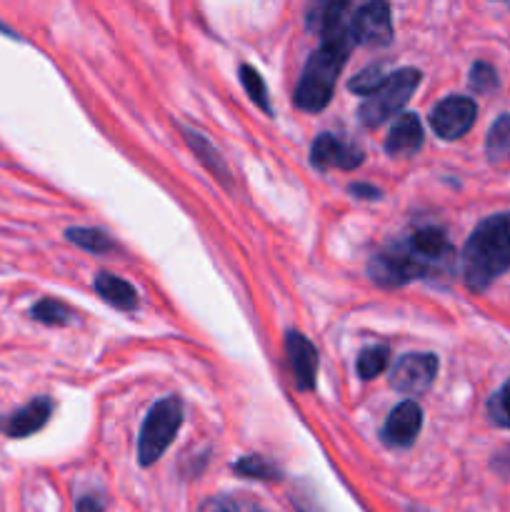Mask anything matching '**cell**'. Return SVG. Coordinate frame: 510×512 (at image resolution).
I'll return each mask as SVG.
<instances>
[{"mask_svg":"<svg viewBox=\"0 0 510 512\" xmlns=\"http://www.w3.org/2000/svg\"><path fill=\"white\" fill-rule=\"evenodd\" d=\"M453 255L448 233L428 225L375 253L368 263V275L383 288H398L415 278H433L443 273L453 263Z\"/></svg>","mask_w":510,"mask_h":512,"instance_id":"cell-1","label":"cell"},{"mask_svg":"<svg viewBox=\"0 0 510 512\" xmlns=\"http://www.w3.org/2000/svg\"><path fill=\"white\" fill-rule=\"evenodd\" d=\"M510 270V213L485 218L463 248V278L475 293Z\"/></svg>","mask_w":510,"mask_h":512,"instance_id":"cell-2","label":"cell"},{"mask_svg":"<svg viewBox=\"0 0 510 512\" xmlns=\"http://www.w3.org/2000/svg\"><path fill=\"white\" fill-rule=\"evenodd\" d=\"M353 45L355 40L353 33H350V25L340 30V33L323 38V45L305 63L298 88H295V105L300 110L318 113V110H323L330 103L335 83H338L340 73H343L345 60H348Z\"/></svg>","mask_w":510,"mask_h":512,"instance_id":"cell-3","label":"cell"},{"mask_svg":"<svg viewBox=\"0 0 510 512\" xmlns=\"http://www.w3.org/2000/svg\"><path fill=\"white\" fill-rule=\"evenodd\" d=\"M183 415L185 410L180 398H165L148 410L138 435V460L143 468L163 458L183 425Z\"/></svg>","mask_w":510,"mask_h":512,"instance_id":"cell-4","label":"cell"},{"mask_svg":"<svg viewBox=\"0 0 510 512\" xmlns=\"http://www.w3.org/2000/svg\"><path fill=\"white\" fill-rule=\"evenodd\" d=\"M420 85V70L415 68H403L390 73L383 80L378 90L373 95H368V100H363L358 110V118L365 128H378V125L388 123L398 110L405 108V103L410 100V95L415 93V88Z\"/></svg>","mask_w":510,"mask_h":512,"instance_id":"cell-5","label":"cell"},{"mask_svg":"<svg viewBox=\"0 0 510 512\" xmlns=\"http://www.w3.org/2000/svg\"><path fill=\"white\" fill-rule=\"evenodd\" d=\"M475 118H478L475 100L465 98V95H450L435 105L433 113H430V125H433L438 138L458 140L473 128Z\"/></svg>","mask_w":510,"mask_h":512,"instance_id":"cell-6","label":"cell"},{"mask_svg":"<svg viewBox=\"0 0 510 512\" xmlns=\"http://www.w3.org/2000/svg\"><path fill=\"white\" fill-rule=\"evenodd\" d=\"M438 375V358L430 353H408L395 363L390 373V385L398 393L423 395Z\"/></svg>","mask_w":510,"mask_h":512,"instance_id":"cell-7","label":"cell"},{"mask_svg":"<svg viewBox=\"0 0 510 512\" xmlns=\"http://www.w3.org/2000/svg\"><path fill=\"white\" fill-rule=\"evenodd\" d=\"M350 33L355 43L388 45L393 40V20L388 3H368L350 18Z\"/></svg>","mask_w":510,"mask_h":512,"instance_id":"cell-8","label":"cell"},{"mask_svg":"<svg viewBox=\"0 0 510 512\" xmlns=\"http://www.w3.org/2000/svg\"><path fill=\"white\" fill-rule=\"evenodd\" d=\"M363 150L358 145H350L340 140L338 135L323 133L315 138L313 148H310V163L318 170H353L363 163Z\"/></svg>","mask_w":510,"mask_h":512,"instance_id":"cell-9","label":"cell"},{"mask_svg":"<svg viewBox=\"0 0 510 512\" xmlns=\"http://www.w3.org/2000/svg\"><path fill=\"white\" fill-rule=\"evenodd\" d=\"M423 428V408L415 400H405L383 425V440L390 448H410Z\"/></svg>","mask_w":510,"mask_h":512,"instance_id":"cell-10","label":"cell"},{"mask_svg":"<svg viewBox=\"0 0 510 512\" xmlns=\"http://www.w3.org/2000/svg\"><path fill=\"white\" fill-rule=\"evenodd\" d=\"M285 355H288L295 385L300 390L313 388L315 375H318V350L313 348V343L298 330H288L285 333Z\"/></svg>","mask_w":510,"mask_h":512,"instance_id":"cell-11","label":"cell"},{"mask_svg":"<svg viewBox=\"0 0 510 512\" xmlns=\"http://www.w3.org/2000/svg\"><path fill=\"white\" fill-rule=\"evenodd\" d=\"M53 415V403L48 398H35L30 400L25 408L15 410L8 418H0V430H3L8 438H28V435L38 433L40 428H45V423Z\"/></svg>","mask_w":510,"mask_h":512,"instance_id":"cell-12","label":"cell"},{"mask_svg":"<svg viewBox=\"0 0 510 512\" xmlns=\"http://www.w3.org/2000/svg\"><path fill=\"white\" fill-rule=\"evenodd\" d=\"M423 145V125H420L418 115L408 113L398 118L390 128L388 138H385V153L390 158H410Z\"/></svg>","mask_w":510,"mask_h":512,"instance_id":"cell-13","label":"cell"},{"mask_svg":"<svg viewBox=\"0 0 510 512\" xmlns=\"http://www.w3.org/2000/svg\"><path fill=\"white\" fill-rule=\"evenodd\" d=\"M348 13V3H318L308 10V18L305 20H308V30H315L323 38H328V35H335L348 28L350 20L345 18Z\"/></svg>","mask_w":510,"mask_h":512,"instance_id":"cell-14","label":"cell"},{"mask_svg":"<svg viewBox=\"0 0 510 512\" xmlns=\"http://www.w3.org/2000/svg\"><path fill=\"white\" fill-rule=\"evenodd\" d=\"M95 293L105 300L108 305L118 310H133L138 305V293L130 283H125L123 278L113 273H98L93 280Z\"/></svg>","mask_w":510,"mask_h":512,"instance_id":"cell-15","label":"cell"},{"mask_svg":"<svg viewBox=\"0 0 510 512\" xmlns=\"http://www.w3.org/2000/svg\"><path fill=\"white\" fill-rule=\"evenodd\" d=\"M485 155L490 163H503L510 158V115H500L485 138Z\"/></svg>","mask_w":510,"mask_h":512,"instance_id":"cell-16","label":"cell"},{"mask_svg":"<svg viewBox=\"0 0 510 512\" xmlns=\"http://www.w3.org/2000/svg\"><path fill=\"white\" fill-rule=\"evenodd\" d=\"M185 138H188V145L193 148V153L203 160L205 168L218 173L220 178H223V183H228V168H225V163L220 160V155L215 153L213 145H210L200 133H193V130H185Z\"/></svg>","mask_w":510,"mask_h":512,"instance_id":"cell-17","label":"cell"},{"mask_svg":"<svg viewBox=\"0 0 510 512\" xmlns=\"http://www.w3.org/2000/svg\"><path fill=\"white\" fill-rule=\"evenodd\" d=\"M65 238H68L70 243L78 245V248L90 250V253H108V250H113V240H110V235H105L103 230L68 228L65 230Z\"/></svg>","mask_w":510,"mask_h":512,"instance_id":"cell-18","label":"cell"},{"mask_svg":"<svg viewBox=\"0 0 510 512\" xmlns=\"http://www.w3.org/2000/svg\"><path fill=\"white\" fill-rule=\"evenodd\" d=\"M30 315L43 325H68L70 320H73V310L53 298H45L40 300V303H35Z\"/></svg>","mask_w":510,"mask_h":512,"instance_id":"cell-19","label":"cell"},{"mask_svg":"<svg viewBox=\"0 0 510 512\" xmlns=\"http://www.w3.org/2000/svg\"><path fill=\"white\" fill-rule=\"evenodd\" d=\"M390 360V350L385 345H375V348H365L358 358V375L363 380L378 378L385 370Z\"/></svg>","mask_w":510,"mask_h":512,"instance_id":"cell-20","label":"cell"},{"mask_svg":"<svg viewBox=\"0 0 510 512\" xmlns=\"http://www.w3.org/2000/svg\"><path fill=\"white\" fill-rule=\"evenodd\" d=\"M240 80H243V88L245 93L250 95V100H253L263 113H273V108H270L268 103V90H265V83L263 78H260L258 70L250 68V65H240Z\"/></svg>","mask_w":510,"mask_h":512,"instance_id":"cell-21","label":"cell"},{"mask_svg":"<svg viewBox=\"0 0 510 512\" xmlns=\"http://www.w3.org/2000/svg\"><path fill=\"white\" fill-rule=\"evenodd\" d=\"M235 473L243 475V478H255V480H278L280 470L275 468L270 460L260 458V455H248V458L240 460L235 465Z\"/></svg>","mask_w":510,"mask_h":512,"instance_id":"cell-22","label":"cell"},{"mask_svg":"<svg viewBox=\"0 0 510 512\" xmlns=\"http://www.w3.org/2000/svg\"><path fill=\"white\" fill-rule=\"evenodd\" d=\"M385 78H388V75H385V65L373 63V65H368L365 70H360V73L350 80V90L358 95H373L375 90L383 85Z\"/></svg>","mask_w":510,"mask_h":512,"instance_id":"cell-23","label":"cell"},{"mask_svg":"<svg viewBox=\"0 0 510 512\" xmlns=\"http://www.w3.org/2000/svg\"><path fill=\"white\" fill-rule=\"evenodd\" d=\"M488 415L498 428L510 430V380L488 400Z\"/></svg>","mask_w":510,"mask_h":512,"instance_id":"cell-24","label":"cell"},{"mask_svg":"<svg viewBox=\"0 0 510 512\" xmlns=\"http://www.w3.org/2000/svg\"><path fill=\"white\" fill-rule=\"evenodd\" d=\"M468 83L475 93H493V90L498 88V73H495V68L490 63L478 60V63L470 68Z\"/></svg>","mask_w":510,"mask_h":512,"instance_id":"cell-25","label":"cell"},{"mask_svg":"<svg viewBox=\"0 0 510 512\" xmlns=\"http://www.w3.org/2000/svg\"><path fill=\"white\" fill-rule=\"evenodd\" d=\"M200 512H240L238 505L228 498H208L200 505Z\"/></svg>","mask_w":510,"mask_h":512,"instance_id":"cell-26","label":"cell"},{"mask_svg":"<svg viewBox=\"0 0 510 512\" xmlns=\"http://www.w3.org/2000/svg\"><path fill=\"white\" fill-rule=\"evenodd\" d=\"M105 500L100 495H83V498L75 503V512H103Z\"/></svg>","mask_w":510,"mask_h":512,"instance_id":"cell-27","label":"cell"},{"mask_svg":"<svg viewBox=\"0 0 510 512\" xmlns=\"http://www.w3.org/2000/svg\"><path fill=\"white\" fill-rule=\"evenodd\" d=\"M350 193L353 195H360V198H370V200H375L380 195V190H375V188H368V185H353V188H350Z\"/></svg>","mask_w":510,"mask_h":512,"instance_id":"cell-28","label":"cell"}]
</instances>
